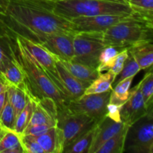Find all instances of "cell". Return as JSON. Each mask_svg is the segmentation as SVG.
Here are the masks:
<instances>
[{"instance_id":"obj_1","label":"cell","mask_w":153,"mask_h":153,"mask_svg":"<svg viewBox=\"0 0 153 153\" xmlns=\"http://www.w3.org/2000/svg\"><path fill=\"white\" fill-rule=\"evenodd\" d=\"M52 0H7L0 26L8 34L30 39L35 34L76 33L70 21L53 12Z\"/></svg>"},{"instance_id":"obj_2","label":"cell","mask_w":153,"mask_h":153,"mask_svg":"<svg viewBox=\"0 0 153 153\" xmlns=\"http://www.w3.org/2000/svg\"><path fill=\"white\" fill-rule=\"evenodd\" d=\"M9 36L10 53L22 68L25 74L28 89L33 97L36 100L50 97L55 101L58 110L67 108L68 101L47 76L41 66L28 53L17 37L10 34Z\"/></svg>"},{"instance_id":"obj_3","label":"cell","mask_w":153,"mask_h":153,"mask_svg":"<svg viewBox=\"0 0 153 153\" xmlns=\"http://www.w3.org/2000/svg\"><path fill=\"white\" fill-rule=\"evenodd\" d=\"M152 16L133 11L128 19L109 27L103 32L105 46L127 49L140 42L152 41Z\"/></svg>"},{"instance_id":"obj_4","label":"cell","mask_w":153,"mask_h":153,"mask_svg":"<svg viewBox=\"0 0 153 153\" xmlns=\"http://www.w3.org/2000/svg\"><path fill=\"white\" fill-rule=\"evenodd\" d=\"M53 12L68 20L78 16L133 13L126 0H58L54 1Z\"/></svg>"},{"instance_id":"obj_5","label":"cell","mask_w":153,"mask_h":153,"mask_svg":"<svg viewBox=\"0 0 153 153\" xmlns=\"http://www.w3.org/2000/svg\"><path fill=\"white\" fill-rule=\"evenodd\" d=\"M123 152L153 153V109L129 125L124 140Z\"/></svg>"},{"instance_id":"obj_6","label":"cell","mask_w":153,"mask_h":153,"mask_svg":"<svg viewBox=\"0 0 153 153\" xmlns=\"http://www.w3.org/2000/svg\"><path fill=\"white\" fill-rule=\"evenodd\" d=\"M105 46L102 31L76 32L73 37L74 56L72 61L97 68L99 56Z\"/></svg>"},{"instance_id":"obj_7","label":"cell","mask_w":153,"mask_h":153,"mask_svg":"<svg viewBox=\"0 0 153 153\" xmlns=\"http://www.w3.org/2000/svg\"><path fill=\"white\" fill-rule=\"evenodd\" d=\"M97 122L98 121L85 114L71 112L67 108L58 110L56 126L62 134L64 149L93 128Z\"/></svg>"},{"instance_id":"obj_8","label":"cell","mask_w":153,"mask_h":153,"mask_svg":"<svg viewBox=\"0 0 153 153\" xmlns=\"http://www.w3.org/2000/svg\"><path fill=\"white\" fill-rule=\"evenodd\" d=\"M111 92V90L101 94L82 95L79 98L70 100L67 108L73 113L85 114L99 121L106 114Z\"/></svg>"},{"instance_id":"obj_9","label":"cell","mask_w":153,"mask_h":153,"mask_svg":"<svg viewBox=\"0 0 153 153\" xmlns=\"http://www.w3.org/2000/svg\"><path fill=\"white\" fill-rule=\"evenodd\" d=\"M73 34L52 33L35 34L29 40L44 47L46 50L58 58L72 61L74 56Z\"/></svg>"},{"instance_id":"obj_10","label":"cell","mask_w":153,"mask_h":153,"mask_svg":"<svg viewBox=\"0 0 153 153\" xmlns=\"http://www.w3.org/2000/svg\"><path fill=\"white\" fill-rule=\"evenodd\" d=\"M55 59L56 63L57 77L51 80L61 91L68 102L70 100L79 98L84 94V91L88 88V85L74 77L59 62L55 56Z\"/></svg>"},{"instance_id":"obj_11","label":"cell","mask_w":153,"mask_h":153,"mask_svg":"<svg viewBox=\"0 0 153 153\" xmlns=\"http://www.w3.org/2000/svg\"><path fill=\"white\" fill-rule=\"evenodd\" d=\"M129 16L117 15H98L91 16H78L70 19L71 28L74 32L82 31H102L118 22L128 19Z\"/></svg>"},{"instance_id":"obj_12","label":"cell","mask_w":153,"mask_h":153,"mask_svg":"<svg viewBox=\"0 0 153 153\" xmlns=\"http://www.w3.org/2000/svg\"><path fill=\"white\" fill-rule=\"evenodd\" d=\"M151 107L149 108L146 107L140 91V83H138L132 89H130L129 98L121 108V120L125 124L131 125L134 121L144 116Z\"/></svg>"},{"instance_id":"obj_13","label":"cell","mask_w":153,"mask_h":153,"mask_svg":"<svg viewBox=\"0 0 153 153\" xmlns=\"http://www.w3.org/2000/svg\"><path fill=\"white\" fill-rule=\"evenodd\" d=\"M14 37H16L19 39L24 48L41 66L50 79H55L57 77L56 63H55V56L52 53L46 50L44 47L34 43L29 39L20 36H14Z\"/></svg>"},{"instance_id":"obj_14","label":"cell","mask_w":153,"mask_h":153,"mask_svg":"<svg viewBox=\"0 0 153 153\" xmlns=\"http://www.w3.org/2000/svg\"><path fill=\"white\" fill-rule=\"evenodd\" d=\"M125 126L126 124L123 121L115 122L106 116V114L105 115L97 122V129L94 134V140L88 153L97 152V151L101 147L103 143L117 134Z\"/></svg>"},{"instance_id":"obj_15","label":"cell","mask_w":153,"mask_h":153,"mask_svg":"<svg viewBox=\"0 0 153 153\" xmlns=\"http://www.w3.org/2000/svg\"><path fill=\"white\" fill-rule=\"evenodd\" d=\"M45 153H62L64 149L61 131L56 125L39 136H32Z\"/></svg>"},{"instance_id":"obj_16","label":"cell","mask_w":153,"mask_h":153,"mask_svg":"<svg viewBox=\"0 0 153 153\" xmlns=\"http://www.w3.org/2000/svg\"><path fill=\"white\" fill-rule=\"evenodd\" d=\"M55 58L74 77L83 83L88 85V86L97 79L100 74L97 68H94L80 63L74 62L73 61L61 59L56 56Z\"/></svg>"},{"instance_id":"obj_17","label":"cell","mask_w":153,"mask_h":153,"mask_svg":"<svg viewBox=\"0 0 153 153\" xmlns=\"http://www.w3.org/2000/svg\"><path fill=\"white\" fill-rule=\"evenodd\" d=\"M127 50L134 58L140 70H146L152 67L153 63L152 41L140 42L129 47Z\"/></svg>"},{"instance_id":"obj_18","label":"cell","mask_w":153,"mask_h":153,"mask_svg":"<svg viewBox=\"0 0 153 153\" xmlns=\"http://www.w3.org/2000/svg\"><path fill=\"white\" fill-rule=\"evenodd\" d=\"M10 55L12 57V62L6 67L4 71L0 73V74L2 76L8 86H15L22 90H27L28 87L25 82V74L11 53Z\"/></svg>"},{"instance_id":"obj_19","label":"cell","mask_w":153,"mask_h":153,"mask_svg":"<svg viewBox=\"0 0 153 153\" xmlns=\"http://www.w3.org/2000/svg\"><path fill=\"white\" fill-rule=\"evenodd\" d=\"M116 79V76L111 71L106 73H100L97 79L85 90L82 95L101 94L113 89L112 85Z\"/></svg>"},{"instance_id":"obj_20","label":"cell","mask_w":153,"mask_h":153,"mask_svg":"<svg viewBox=\"0 0 153 153\" xmlns=\"http://www.w3.org/2000/svg\"><path fill=\"white\" fill-rule=\"evenodd\" d=\"M97 124L93 128L67 145L63 149L64 153H88L94 140L97 129Z\"/></svg>"},{"instance_id":"obj_21","label":"cell","mask_w":153,"mask_h":153,"mask_svg":"<svg viewBox=\"0 0 153 153\" xmlns=\"http://www.w3.org/2000/svg\"><path fill=\"white\" fill-rule=\"evenodd\" d=\"M134 76H131L118 82L111 90L108 103L123 106L129 98L130 88Z\"/></svg>"},{"instance_id":"obj_22","label":"cell","mask_w":153,"mask_h":153,"mask_svg":"<svg viewBox=\"0 0 153 153\" xmlns=\"http://www.w3.org/2000/svg\"><path fill=\"white\" fill-rule=\"evenodd\" d=\"M28 89L22 90L15 86H9L7 90V97L14 110L16 117L25 108L29 99Z\"/></svg>"},{"instance_id":"obj_23","label":"cell","mask_w":153,"mask_h":153,"mask_svg":"<svg viewBox=\"0 0 153 153\" xmlns=\"http://www.w3.org/2000/svg\"><path fill=\"white\" fill-rule=\"evenodd\" d=\"M19 134L13 130L4 129L0 138V153H23Z\"/></svg>"},{"instance_id":"obj_24","label":"cell","mask_w":153,"mask_h":153,"mask_svg":"<svg viewBox=\"0 0 153 153\" xmlns=\"http://www.w3.org/2000/svg\"><path fill=\"white\" fill-rule=\"evenodd\" d=\"M128 125L126 124L125 126L105 143H103L101 147L96 153H123V152L124 140Z\"/></svg>"},{"instance_id":"obj_25","label":"cell","mask_w":153,"mask_h":153,"mask_svg":"<svg viewBox=\"0 0 153 153\" xmlns=\"http://www.w3.org/2000/svg\"><path fill=\"white\" fill-rule=\"evenodd\" d=\"M34 100L35 99L33 97V96L29 94V99H28L26 105L16 116L13 131H16L18 134H22L29 123L33 110H34Z\"/></svg>"},{"instance_id":"obj_26","label":"cell","mask_w":153,"mask_h":153,"mask_svg":"<svg viewBox=\"0 0 153 153\" xmlns=\"http://www.w3.org/2000/svg\"><path fill=\"white\" fill-rule=\"evenodd\" d=\"M12 62L10 49V36L0 26V73Z\"/></svg>"},{"instance_id":"obj_27","label":"cell","mask_w":153,"mask_h":153,"mask_svg":"<svg viewBox=\"0 0 153 153\" xmlns=\"http://www.w3.org/2000/svg\"><path fill=\"white\" fill-rule=\"evenodd\" d=\"M56 123L57 121L52 119L49 116V114L40 107V105L37 103V100L35 99L34 100V110H33L31 119H30L29 123H28L26 128L34 125H40V124H48V125H50L52 126H55L56 125Z\"/></svg>"},{"instance_id":"obj_28","label":"cell","mask_w":153,"mask_h":153,"mask_svg":"<svg viewBox=\"0 0 153 153\" xmlns=\"http://www.w3.org/2000/svg\"><path fill=\"white\" fill-rule=\"evenodd\" d=\"M123 49L120 48L114 47V46H105L102 49L101 52L99 56V65L97 70L99 73H102L103 71L108 70V67L112 60Z\"/></svg>"},{"instance_id":"obj_29","label":"cell","mask_w":153,"mask_h":153,"mask_svg":"<svg viewBox=\"0 0 153 153\" xmlns=\"http://www.w3.org/2000/svg\"><path fill=\"white\" fill-rule=\"evenodd\" d=\"M140 70H140L137 63L134 60V58L131 56V54L128 53V56L126 60L125 63H124L123 67L120 73L116 76V79H115L114 82L112 85V88H114L118 82L122 81L123 79H126L128 77H131V76H134V77Z\"/></svg>"},{"instance_id":"obj_30","label":"cell","mask_w":153,"mask_h":153,"mask_svg":"<svg viewBox=\"0 0 153 153\" xmlns=\"http://www.w3.org/2000/svg\"><path fill=\"white\" fill-rule=\"evenodd\" d=\"M139 83H140V91L143 101L146 105V107L149 108V107L153 105V74L152 70H149V71L145 75L143 79Z\"/></svg>"},{"instance_id":"obj_31","label":"cell","mask_w":153,"mask_h":153,"mask_svg":"<svg viewBox=\"0 0 153 153\" xmlns=\"http://www.w3.org/2000/svg\"><path fill=\"white\" fill-rule=\"evenodd\" d=\"M15 121H16V115H15L14 110L7 97L5 104L0 114V125L4 129L13 130Z\"/></svg>"},{"instance_id":"obj_32","label":"cell","mask_w":153,"mask_h":153,"mask_svg":"<svg viewBox=\"0 0 153 153\" xmlns=\"http://www.w3.org/2000/svg\"><path fill=\"white\" fill-rule=\"evenodd\" d=\"M19 140L23 153H45L43 148L31 135L19 134Z\"/></svg>"},{"instance_id":"obj_33","label":"cell","mask_w":153,"mask_h":153,"mask_svg":"<svg viewBox=\"0 0 153 153\" xmlns=\"http://www.w3.org/2000/svg\"><path fill=\"white\" fill-rule=\"evenodd\" d=\"M37 102L52 119L57 121L58 109L56 102L53 99L50 97H43V98L37 100Z\"/></svg>"},{"instance_id":"obj_34","label":"cell","mask_w":153,"mask_h":153,"mask_svg":"<svg viewBox=\"0 0 153 153\" xmlns=\"http://www.w3.org/2000/svg\"><path fill=\"white\" fill-rule=\"evenodd\" d=\"M128 56V52L126 49L121 51L110 63L108 67V71H111L112 73L117 76L123 67L124 63Z\"/></svg>"},{"instance_id":"obj_35","label":"cell","mask_w":153,"mask_h":153,"mask_svg":"<svg viewBox=\"0 0 153 153\" xmlns=\"http://www.w3.org/2000/svg\"><path fill=\"white\" fill-rule=\"evenodd\" d=\"M52 127V126L48 124H40V125H34L26 128L24 130L22 134L24 135H31V136H39L43 133L46 132L49 128Z\"/></svg>"},{"instance_id":"obj_36","label":"cell","mask_w":153,"mask_h":153,"mask_svg":"<svg viewBox=\"0 0 153 153\" xmlns=\"http://www.w3.org/2000/svg\"><path fill=\"white\" fill-rule=\"evenodd\" d=\"M132 10H153V0H126Z\"/></svg>"},{"instance_id":"obj_37","label":"cell","mask_w":153,"mask_h":153,"mask_svg":"<svg viewBox=\"0 0 153 153\" xmlns=\"http://www.w3.org/2000/svg\"><path fill=\"white\" fill-rule=\"evenodd\" d=\"M121 108H122V106L108 103L107 105L106 116L108 117L110 119L115 121V122H120V121H122L120 117Z\"/></svg>"},{"instance_id":"obj_38","label":"cell","mask_w":153,"mask_h":153,"mask_svg":"<svg viewBox=\"0 0 153 153\" xmlns=\"http://www.w3.org/2000/svg\"><path fill=\"white\" fill-rule=\"evenodd\" d=\"M6 100H7V91H4L0 94V114L4 108Z\"/></svg>"},{"instance_id":"obj_39","label":"cell","mask_w":153,"mask_h":153,"mask_svg":"<svg viewBox=\"0 0 153 153\" xmlns=\"http://www.w3.org/2000/svg\"><path fill=\"white\" fill-rule=\"evenodd\" d=\"M7 0H0V19L5 13L6 7H7Z\"/></svg>"},{"instance_id":"obj_40","label":"cell","mask_w":153,"mask_h":153,"mask_svg":"<svg viewBox=\"0 0 153 153\" xmlns=\"http://www.w3.org/2000/svg\"><path fill=\"white\" fill-rule=\"evenodd\" d=\"M8 87V85L6 83L4 79H3L2 76L0 74V94L2 92H4V91H7Z\"/></svg>"},{"instance_id":"obj_41","label":"cell","mask_w":153,"mask_h":153,"mask_svg":"<svg viewBox=\"0 0 153 153\" xmlns=\"http://www.w3.org/2000/svg\"><path fill=\"white\" fill-rule=\"evenodd\" d=\"M4 128H3L2 127L0 126V138H1V137L2 136V134H3V133H4Z\"/></svg>"},{"instance_id":"obj_42","label":"cell","mask_w":153,"mask_h":153,"mask_svg":"<svg viewBox=\"0 0 153 153\" xmlns=\"http://www.w3.org/2000/svg\"><path fill=\"white\" fill-rule=\"evenodd\" d=\"M52 1H58V0H52Z\"/></svg>"},{"instance_id":"obj_43","label":"cell","mask_w":153,"mask_h":153,"mask_svg":"<svg viewBox=\"0 0 153 153\" xmlns=\"http://www.w3.org/2000/svg\"><path fill=\"white\" fill-rule=\"evenodd\" d=\"M0 126H1V125H0Z\"/></svg>"}]
</instances>
